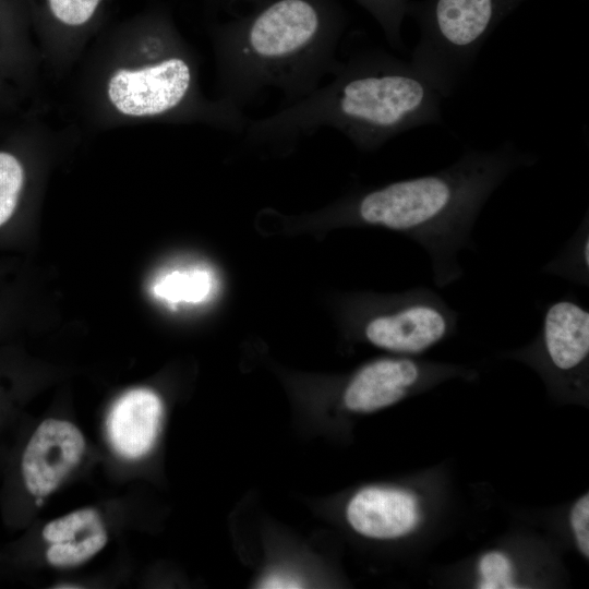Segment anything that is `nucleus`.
<instances>
[{"label":"nucleus","instance_id":"nucleus-11","mask_svg":"<svg viewBox=\"0 0 589 589\" xmlns=\"http://www.w3.org/2000/svg\"><path fill=\"white\" fill-rule=\"evenodd\" d=\"M346 517L359 534L392 540L412 532L420 522L421 512L418 497L411 492L368 486L351 497Z\"/></svg>","mask_w":589,"mask_h":589},{"label":"nucleus","instance_id":"nucleus-13","mask_svg":"<svg viewBox=\"0 0 589 589\" xmlns=\"http://www.w3.org/2000/svg\"><path fill=\"white\" fill-rule=\"evenodd\" d=\"M48 136L46 128L29 118L0 133V228L19 211L28 183L27 158Z\"/></svg>","mask_w":589,"mask_h":589},{"label":"nucleus","instance_id":"nucleus-12","mask_svg":"<svg viewBox=\"0 0 589 589\" xmlns=\"http://www.w3.org/2000/svg\"><path fill=\"white\" fill-rule=\"evenodd\" d=\"M164 407L159 396L147 388L123 394L112 406L107 430L113 449L122 457L137 459L154 446Z\"/></svg>","mask_w":589,"mask_h":589},{"label":"nucleus","instance_id":"nucleus-17","mask_svg":"<svg viewBox=\"0 0 589 589\" xmlns=\"http://www.w3.org/2000/svg\"><path fill=\"white\" fill-rule=\"evenodd\" d=\"M480 589L518 588L514 579V566L510 558L501 551L484 553L478 562Z\"/></svg>","mask_w":589,"mask_h":589},{"label":"nucleus","instance_id":"nucleus-16","mask_svg":"<svg viewBox=\"0 0 589 589\" xmlns=\"http://www.w3.org/2000/svg\"><path fill=\"white\" fill-rule=\"evenodd\" d=\"M213 289V276L202 268L173 271L163 276L154 292L169 302L199 303L205 301Z\"/></svg>","mask_w":589,"mask_h":589},{"label":"nucleus","instance_id":"nucleus-20","mask_svg":"<svg viewBox=\"0 0 589 589\" xmlns=\"http://www.w3.org/2000/svg\"><path fill=\"white\" fill-rule=\"evenodd\" d=\"M300 582L290 576L271 575L262 582L263 588H299Z\"/></svg>","mask_w":589,"mask_h":589},{"label":"nucleus","instance_id":"nucleus-14","mask_svg":"<svg viewBox=\"0 0 589 589\" xmlns=\"http://www.w3.org/2000/svg\"><path fill=\"white\" fill-rule=\"evenodd\" d=\"M48 543L47 562L56 567L80 565L104 549L107 531L99 514L82 508L46 524L41 531Z\"/></svg>","mask_w":589,"mask_h":589},{"label":"nucleus","instance_id":"nucleus-2","mask_svg":"<svg viewBox=\"0 0 589 589\" xmlns=\"http://www.w3.org/2000/svg\"><path fill=\"white\" fill-rule=\"evenodd\" d=\"M209 27L219 98L241 108L265 88L287 104L315 91L339 64L346 25L335 0H225Z\"/></svg>","mask_w":589,"mask_h":589},{"label":"nucleus","instance_id":"nucleus-4","mask_svg":"<svg viewBox=\"0 0 589 589\" xmlns=\"http://www.w3.org/2000/svg\"><path fill=\"white\" fill-rule=\"evenodd\" d=\"M536 161L513 142L469 149L446 168L365 191L347 208L354 220L416 241L429 255L434 284L446 287L464 275L458 256L472 249V229L486 201L510 173Z\"/></svg>","mask_w":589,"mask_h":589},{"label":"nucleus","instance_id":"nucleus-15","mask_svg":"<svg viewBox=\"0 0 589 589\" xmlns=\"http://www.w3.org/2000/svg\"><path fill=\"white\" fill-rule=\"evenodd\" d=\"M588 216L584 218L575 235L541 272L555 275L579 285H589V231Z\"/></svg>","mask_w":589,"mask_h":589},{"label":"nucleus","instance_id":"nucleus-5","mask_svg":"<svg viewBox=\"0 0 589 589\" xmlns=\"http://www.w3.org/2000/svg\"><path fill=\"white\" fill-rule=\"evenodd\" d=\"M516 0H433L410 62L446 98L470 71L483 43Z\"/></svg>","mask_w":589,"mask_h":589},{"label":"nucleus","instance_id":"nucleus-8","mask_svg":"<svg viewBox=\"0 0 589 589\" xmlns=\"http://www.w3.org/2000/svg\"><path fill=\"white\" fill-rule=\"evenodd\" d=\"M85 440L73 423L58 419L43 421L31 436L21 459L26 490L36 498L53 492L77 466Z\"/></svg>","mask_w":589,"mask_h":589},{"label":"nucleus","instance_id":"nucleus-22","mask_svg":"<svg viewBox=\"0 0 589 589\" xmlns=\"http://www.w3.org/2000/svg\"><path fill=\"white\" fill-rule=\"evenodd\" d=\"M4 129H5V128H1V127H0V133H1Z\"/></svg>","mask_w":589,"mask_h":589},{"label":"nucleus","instance_id":"nucleus-1","mask_svg":"<svg viewBox=\"0 0 589 589\" xmlns=\"http://www.w3.org/2000/svg\"><path fill=\"white\" fill-rule=\"evenodd\" d=\"M80 101L92 125L200 123L243 132L250 119L201 88L199 59L163 4L106 31L81 73Z\"/></svg>","mask_w":589,"mask_h":589},{"label":"nucleus","instance_id":"nucleus-6","mask_svg":"<svg viewBox=\"0 0 589 589\" xmlns=\"http://www.w3.org/2000/svg\"><path fill=\"white\" fill-rule=\"evenodd\" d=\"M361 333L371 345L405 356L420 354L452 336L459 314L433 289L419 286L372 310Z\"/></svg>","mask_w":589,"mask_h":589},{"label":"nucleus","instance_id":"nucleus-19","mask_svg":"<svg viewBox=\"0 0 589 589\" xmlns=\"http://www.w3.org/2000/svg\"><path fill=\"white\" fill-rule=\"evenodd\" d=\"M572 532L579 552L589 557V494L580 496L569 513Z\"/></svg>","mask_w":589,"mask_h":589},{"label":"nucleus","instance_id":"nucleus-21","mask_svg":"<svg viewBox=\"0 0 589 589\" xmlns=\"http://www.w3.org/2000/svg\"><path fill=\"white\" fill-rule=\"evenodd\" d=\"M56 588H80L77 586H56Z\"/></svg>","mask_w":589,"mask_h":589},{"label":"nucleus","instance_id":"nucleus-18","mask_svg":"<svg viewBox=\"0 0 589 589\" xmlns=\"http://www.w3.org/2000/svg\"><path fill=\"white\" fill-rule=\"evenodd\" d=\"M380 22L387 40L395 49L404 50L400 37V21L404 0H357Z\"/></svg>","mask_w":589,"mask_h":589},{"label":"nucleus","instance_id":"nucleus-7","mask_svg":"<svg viewBox=\"0 0 589 589\" xmlns=\"http://www.w3.org/2000/svg\"><path fill=\"white\" fill-rule=\"evenodd\" d=\"M112 0H26L41 64L68 70L99 33Z\"/></svg>","mask_w":589,"mask_h":589},{"label":"nucleus","instance_id":"nucleus-3","mask_svg":"<svg viewBox=\"0 0 589 589\" xmlns=\"http://www.w3.org/2000/svg\"><path fill=\"white\" fill-rule=\"evenodd\" d=\"M332 76L277 112L250 120L243 131L247 137L286 143L332 128L357 147L372 151L406 131L443 122V96L410 61L382 49L340 61Z\"/></svg>","mask_w":589,"mask_h":589},{"label":"nucleus","instance_id":"nucleus-10","mask_svg":"<svg viewBox=\"0 0 589 589\" xmlns=\"http://www.w3.org/2000/svg\"><path fill=\"white\" fill-rule=\"evenodd\" d=\"M434 375L440 374L431 365L408 357L377 359L350 378L342 401L353 412L377 411L400 401Z\"/></svg>","mask_w":589,"mask_h":589},{"label":"nucleus","instance_id":"nucleus-9","mask_svg":"<svg viewBox=\"0 0 589 589\" xmlns=\"http://www.w3.org/2000/svg\"><path fill=\"white\" fill-rule=\"evenodd\" d=\"M546 369L557 377L574 381L589 356V311L574 297L549 303L536 340Z\"/></svg>","mask_w":589,"mask_h":589}]
</instances>
